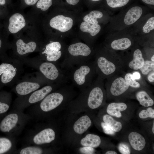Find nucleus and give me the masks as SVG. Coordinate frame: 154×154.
<instances>
[{"label":"nucleus","mask_w":154,"mask_h":154,"mask_svg":"<svg viewBox=\"0 0 154 154\" xmlns=\"http://www.w3.org/2000/svg\"><path fill=\"white\" fill-rule=\"evenodd\" d=\"M130 0H106L108 6L109 7L108 13L112 16L114 12L117 9L123 8L126 6Z\"/></svg>","instance_id":"nucleus-32"},{"label":"nucleus","mask_w":154,"mask_h":154,"mask_svg":"<svg viewBox=\"0 0 154 154\" xmlns=\"http://www.w3.org/2000/svg\"><path fill=\"white\" fill-rule=\"evenodd\" d=\"M152 131L153 134H154V121H153L152 127Z\"/></svg>","instance_id":"nucleus-48"},{"label":"nucleus","mask_w":154,"mask_h":154,"mask_svg":"<svg viewBox=\"0 0 154 154\" xmlns=\"http://www.w3.org/2000/svg\"><path fill=\"white\" fill-rule=\"evenodd\" d=\"M127 140L132 149L136 151H143L147 145L146 137L141 133L136 131H133L129 133Z\"/></svg>","instance_id":"nucleus-22"},{"label":"nucleus","mask_w":154,"mask_h":154,"mask_svg":"<svg viewBox=\"0 0 154 154\" xmlns=\"http://www.w3.org/2000/svg\"><path fill=\"white\" fill-rule=\"evenodd\" d=\"M62 45L58 41H50L46 44H42L38 57L43 60L60 64L62 58Z\"/></svg>","instance_id":"nucleus-18"},{"label":"nucleus","mask_w":154,"mask_h":154,"mask_svg":"<svg viewBox=\"0 0 154 154\" xmlns=\"http://www.w3.org/2000/svg\"><path fill=\"white\" fill-rule=\"evenodd\" d=\"M118 149L119 152L122 154H129L131 153L130 148L128 145L123 143L119 144Z\"/></svg>","instance_id":"nucleus-38"},{"label":"nucleus","mask_w":154,"mask_h":154,"mask_svg":"<svg viewBox=\"0 0 154 154\" xmlns=\"http://www.w3.org/2000/svg\"><path fill=\"white\" fill-rule=\"evenodd\" d=\"M119 55L123 61L125 69L130 71H138L143 66L145 59L144 50L137 41L131 49L122 51Z\"/></svg>","instance_id":"nucleus-15"},{"label":"nucleus","mask_w":154,"mask_h":154,"mask_svg":"<svg viewBox=\"0 0 154 154\" xmlns=\"http://www.w3.org/2000/svg\"><path fill=\"white\" fill-rule=\"evenodd\" d=\"M52 28L62 32L69 30L73 25V19L70 17L58 15L52 18L49 22Z\"/></svg>","instance_id":"nucleus-23"},{"label":"nucleus","mask_w":154,"mask_h":154,"mask_svg":"<svg viewBox=\"0 0 154 154\" xmlns=\"http://www.w3.org/2000/svg\"><path fill=\"white\" fill-rule=\"evenodd\" d=\"M123 76L128 85L131 88L136 90L145 88L146 84L143 77L140 80H137L134 79L131 73L124 72Z\"/></svg>","instance_id":"nucleus-30"},{"label":"nucleus","mask_w":154,"mask_h":154,"mask_svg":"<svg viewBox=\"0 0 154 154\" xmlns=\"http://www.w3.org/2000/svg\"><path fill=\"white\" fill-rule=\"evenodd\" d=\"M79 140V144L81 147L89 146L94 148L100 146L102 142L99 136L91 133L87 134Z\"/></svg>","instance_id":"nucleus-26"},{"label":"nucleus","mask_w":154,"mask_h":154,"mask_svg":"<svg viewBox=\"0 0 154 154\" xmlns=\"http://www.w3.org/2000/svg\"><path fill=\"white\" fill-rule=\"evenodd\" d=\"M146 78L149 82L153 84L154 82V71L150 72L147 75Z\"/></svg>","instance_id":"nucleus-41"},{"label":"nucleus","mask_w":154,"mask_h":154,"mask_svg":"<svg viewBox=\"0 0 154 154\" xmlns=\"http://www.w3.org/2000/svg\"><path fill=\"white\" fill-rule=\"evenodd\" d=\"M76 94L72 85L65 84L48 94L39 102L30 106L28 114L31 118L37 119L49 117L61 110L67 109Z\"/></svg>","instance_id":"nucleus-1"},{"label":"nucleus","mask_w":154,"mask_h":154,"mask_svg":"<svg viewBox=\"0 0 154 154\" xmlns=\"http://www.w3.org/2000/svg\"><path fill=\"white\" fill-rule=\"evenodd\" d=\"M49 83L39 72L35 75L26 76L15 84L13 91L18 97L27 95Z\"/></svg>","instance_id":"nucleus-14"},{"label":"nucleus","mask_w":154,"mask_h":154,"mask_svg":"<svg viewBox=\"0 0 154 154\" xmlns=\"http://www.w3.org/2000/svg\"><path fill=\"white\" fill-rule=\"evenodd\" d=\"M67 3L70 5H75L77 4L80 0H66Z\"/></svg>","instance_id":"nucleus-44"},{"label":"nucleus","mask_w":154,"mask_h":154,"mask_svg":"<svg viewBox=\"0 0 154 154\" xmlns=\"http://www.w3.org/2000/svg\"><path fill=\"white\" fill-rule=\"evenodd\" d=\"M79 152L83 154H95L96 150L94 148L89 146H82L78 149Z\"/></svg>","instance_id":"nucleus-37"},{"label":"nucleus","mask_w":154,"mask_h":154,"mask_svg":"<svg viewBox=\"0 0 154 154\" xmlns=\"http://www.w3.org/2000/svg\"><path fill=\"white\" fill-rule=\"evenodd\" d=\"M137 37L132 27L110 33L105 42L104 46L114 51H124L131 49L137 41Z\"/></svg>","instance_id":"nucleus-9"},{"label":"nucleus","mask_w":154,"mask_h":154,"mask_svg":"<svg viewBox=\"0 0 154 154\" xmlns=\"http://www.w3.org/2000/svg\"><path fill=\"white\" fill-rule=\"evenodd\" d=\"M0 64V89L12 86L19 80L23 72V62L19 59L6 56Z\"/></svg>","instance_id":"nucleus-8"},{"label":"nucleus","mask_w":154,"mask_h":154,"mask_svg":"<svg viewBox=\"0 0 154 154\" xmlns=\"http://www.w3.org/2000/svg\"><path fill=\"white\" fill-rule=\"evenodd\" d=\"M51 150L37 145L27 146L21 148L17 153L20 154H42L49 153Z\"/></svg>","instance_id":"nucleus-29"},{"label":"nucleus","mask_w":154,"mask_h":154,"mask_svg":"<svg viewBox=\"0 0 154 154\" xmlns=\"http://www.w3.org/2000/svg\"><path fill=\"white\" fill-rule=\"evenodd\" d=\"M101 118L102 121L115 133L119 132L123 128L122 122L116 120L114 117L107 113L102 115Z\"/></svg>","instance_id":"nucleus-28"},{"label":"nucleus","mask_w":154,"mask_h":154,"mask_svg":"<svg viewBox=\"0 0 154 154\" xmlns=\"http://www.w3.org/2000/svg\"><path fill=\"white\" fill-rule=\"evenodd\" d=\"M132 73L133 78L136 80H139L141 79L143 77L140 73L138 71H133Z\"/></svg>","instance_id":"nucleus-42"},{"label":"nucleus","mask_w":154,"mask_h":154,"mask_svg":"<svg viewBox=\"0 0 154 154\" xmlns=\"http://www.w3.org/2000/svg\"><path fill=\"white\" fill-rule=\"evenodd\" d=\"M39 0H24L26 5L28 6H32L36 4Z\"/></svg>","instance_id":"nucleus-43"},{"label":"nucleus","mask_w":154,"mask_h":154,"mask_svg":"<svg viewBox=\"0 0 154 154\" xmlns=\"http://www.w3.org/2000/svg\"><path fill=\"white\" fill-rule=\"evenodd\" d=\"M19 59L23 64L37 70L50 84L64 85L69 80L67 71L59 64L43 60L38 56Z\"/></svg>","instance_id":"nucleus-4"},{"label":"nucleus","mask_w":154,"mask_h":154,"mask_svg":"<svg viewBox=\"0 0 154 154\" xmlns=\"http://www.w3.org/2000/svg\"><path fill=\"white\" fill-rule=\"evenodd\" d=\"M6 47V44H5L0 38V60L5 57L6 56L4 54V50Z\"/></svg>","instance_id":"nucleus-40"},{"label":"nucleus","mask_w":154,"mask_h":154,"mask_svg":"<svg viewBox=\"0 0 154 154\" xmlns=\"http://www.w3.org/2000/svg\"><path fill=\"white\" fill-rule=\"evenodd\" d=\"M37 8L42 11L47 10L52 4V0H39L36 3Z\"/></svg>","instance_id":"nucleus-36"},{"label":"nucleus","mask_w":154,"mask_h":154,"mask_svg":"<svg viewBox=\"0 0 154 154\" xmlns=\"http://www.w3.org/2000/svg\"><path fill=\"white\" fill-rule=\"evenodd\" d=\"M91 0L93 1H100L101 0Z\"/></svg>","instance_id":"nucleus-50"},{"label":"nucleus","mask_w":154,"mask_h":154,"mask_svg":"<svg viewBox=\"0 0 154 154\" xmlns=\"http://www.w3.org/2000/svg\"><path fill=\"white\" fill-rule=\"evenodd\" d=\"M15 141L13 137H0V154L15 153Z\"/></svg>","instance_id":"nucleus-25"},{"label":"nucleus","mask_w":154,"mask_h":154,"mask_svg":"<svg viewBox=\"0 0 154 154\" xmlns=\"http://www.w3.org/2000/svg\"><path fill=\"white\" fill-rule=\"evenodd\" d=\"M149 11L139 6L136 5L123 10L111 16L108 27L111 32L121 31L133 25Z\"/></svg>","instance_id":"nucleus-6"},{"label":"nucleus","mask_w":154,"mask_h":154,"mask_svg":"<svg viewBox=\"0 0 154 154\" xmlns=\"http://www.w3.org/2000/svg\"><path fill=\"white\" fill-rule=\"evenodd\" d=\"M31 118L28 114L15 110L6 115L0 121V131L12 137L19 133Z\"/></svg>","instance_id":"nucleus-10"},{"label":"nucleus","mask_w":154,"mask_h":154,"mask_svg":"<svg viewBox=\"0 0 154 154\" xmlns=\"http://www.w3.org/2000/svg\"><path fill=\"white\" fill-rule=\"evenodd\" d=\"M66 71L72 85L81 91L90 85L97 75L94 61L90 60L73 66Z\"/></svg>","instance_id":"nucleus-7"},{"label":"nucleus","mask_w":154,"mask_h":154,"mask_svg":"<svg viewBox=\"0 0 154 154\" xmlns=\"http://www.w3.org/2000/svg\"><path fill=\"white\" fill-rule=\"evenodd\" d=\"M100 126L105 133L109 135H114L115 134V132L102 121L100 122Z\"/></svg>","instance_id":"nucleus-39"},{"label":"nucleus","mask_w":154,"mask_h":154,"mask_svg":"<svg viewBox=\"0 0 154 154\" xmlns=\"http://www.w3.org/2000/svg\"><path fill=\"white\" fill-rule=\"evenodd\" d=\"M53 125L50 124L38 128L30 136L28 140L31 144L41 146L52 144L56 139L57 129Z\"/></svg>","instance_id":"nucleus-17"},{"label":"nucleus","mask_w":154,"mask_h":154,"mask_svg":"<svg viewBox=\"0 0 154 154\" xmlns=\"http://www.w3.org/2000/svg\"><path fill=\"white\" fill-rule=\"evenodd\" d=\"M11 101L10 92L4 90L0 92V115L5 114L9 110Z\"/></svg>","instance_id":"nucleus-27"},{"label":"nucleus","mask_w":154,"mask_h":154,"mask_svg":"<svg viewBox=\"0 0 154 154\" xmlns=\"http://www.w3.org/2000/svg\"><path fill=\"white\" fill-rule=\"evenodd\" d=\"M106 154H117V153L116 151L113 150H109L107 151L105 153Z\"/></svg>","instance_id":"nucleus-46"},{"label":"nucleus","mask_w":154,"mask_h":154,"mask_svg":"<svg viewBox=\"0 0 154 154\" xmlns=\"http://www.w3.org/2000/svg\"><path fill=\"white\" fill-rule=\"evenodd\" d=\"M28 24V20L23 14L15 12L9 18L8 29L10 33L15 35L27 27Z\"/></svg>","instance_id":"nucleus-20"},{"label":"nucleus","mask_w":154,"mask_h":154,"mask_svg":"<svg viewBox=\"0 0 154 154\" xmlns=\"http://www.w3.org/2000/svg\"><path fill=\"white\" fill-rule=\"evenodd\" d=\"M131 108V104L128 103L113 102L107 106L106 112V113L114 117L123 119H124L125 114H127L128 112H130L129 111Z\"/></svg>","instance_id":"nucleus-21"},{"label":"nucleus","mask_w":154,"mask_h":154,"mask_svg":"<svg viewBox=\"0 0 154 154\" xmlns=\"http://www.w3.org/2000/svg\"><path fill=\"white\" fill-rule=\"evenodd\" d=\"M105 15L104 13L100 11L93 10L86 15L83 19L84 22L88 23L98 24V19L102 18Z\"/></svg>","instance_id":"nucleus-33"},{"label":"nucleus","mask_w":154,"mask_h":154,"mask_svg":"<svg viewBox=\"0 0 154 154\" xmlns=\"http://www.w3.org/2000/svg\"><path fill=\"white\" fill-rule=\"evenodd\" d=\"M105 84L107 98L119 101L124 99L129 94L136 90L130 86L127 83L123 75L121 74L107 79Z\"/></svg>","instance_id":"nucleus-13"},{"label":"nucleus","mask_w":154,"mask_h":154,"mask_svg":"<svg viewBox=\"0 0 154 154\" xmlns=\"http://www.w3.org/2000/svg\"><path fill=\"white\" fill-rule=\"evenodd\" d=\"M150 60L152 62H154V54L151 57Z\"/></svg>","instance_id":"nucleus-49"},{"label":"nucleus","mask_w":154,"mask_h":154,"mask_svg":"<svg viewBox=\"0 0 154 154\" xmlns=\"http://www.w3.org/2000/svg\"><path fill=\"white\" fill-rule=\"evenodd\" d=\"M104 80L98 75L90 85L81 91L80 94L68 105L67 109L70 113H88L102 106L107 98Z\"/></svg>","instance_id":"nucleus-2"},{"label":"nucleus","mask_w":154,"mask_h":154,"mask_svg":"<svg viewBox=\"0 0 154 154\" xmlns=\"http://www.w3.org/2000/svg\"><path fill=\"white\" fill-rule=\"evenodd\" d=\"M5 3V0H0V5H4Z\"/></svg>","instance_id":"nucleus-47"},{"label":"nucleus","mask_w":154,"mask_h":154,"mask_svg":"<svg viewBox=\"0 0 154 154\" xmlns=\"http://www.w3.org/2000/svg\"><path fill=\"white\" fill-rule=\"evenodd\" d=\"M68 53L60 64L62 68L67 70L73 66L90 60L92 54L91 48L82 42H77L70 45Z\"/></svg>","instance_id":"nucleus-11"},{"label":"nucleus","mask_w":154,"mask_h":154,"mask_svg":"<svg viewBox=\"0 0 154 154\" xmlns=\"http://www.w3.org/2000/svg\"><path fill=\"white\" fill-rule=\"evenodd\" d=\"M135 95L137 100L143 107H147L153 105L154 101L153 98L145 88L137 90Z\"/></svg>","instance_id":"nucleus-24"},{"label":"nucleus","mask_w":154,"mask_h":154,"mask_svg":"<svg viewBox=\"0 0 154 154\" xmlns=\"http://www.w3.org/2000/svg\"></svg>","instance_id":"nucleus-51"},{"label":"nucleus","mask_w":154,"mask_h":154,"mask_svg":"<svg viewBox=\"0 0 154 154\" xmlns=\"http://www.w3.org/2000/svg\"><path fill=\"white\" fill-rule=\"evenodd\" d=\"M63 85L48 84L27 95L18 97L13 102V107L15 110L23 111L25 109L39 102L48 94Z\"/></svg>","instance_id":"nucleus-12"},{"label":"nucleus","mask_w":154,"mask_h":154,"mask_svg":"<svg viewBox=\"0 0 154 154\" xmlns=\"http://www.w3.org/2000/svg\"><path fill=\"white\" fill-rule=\"evenodd\" d=\"M94 61L97 75L104 80L124 72L120 55L104 46L97 52Z\"/></svg>","instance_id":"nucleus-3"},{"label":"nucleus","mask_w":154,"mask_h":154,"mask_svg":"<svg viewBox=\"0 0 154 154\" xmlns=\"http://www.w3.org/2000/svg\"><path fill=\"white\" fill-rule=\"evenodd\" d=\"M92 123V119L88 114H84L78 117L72 123L69 124L68 127H67L66 134L67 142L74 144L90 127Z\"/></svg>","instance_id":"nucleus-16"},{"label":"nucleus","mask_w":154,"mask_h":154,"mask_svg":"<svg viewBox=\"0 0 154 154\" xmlns=\"http://www.w3.org/2000/svg\"><path fill=\"white\" fill-rule=\"evenodd\" d=\"M137 39L153 34L154 16L151 12L145 15L132 26Z\"/></svg>","instance_id":"nucleus-19"},{"label":"nucleus","mask_w":154,"mask_h":154,"mask_svg":"<svg viewBox=\"0 0 154 154\" xmlns=\"http://www.w3.org/2000/svg\"><path fill=\"white\" fill-rule=\"evenodd\" d=\"M27 35L24 36L22 31L14 35L15 36L10 45L13 57L20 59L32 53L39 51L42 43L36 36L35 28L29 27V35Z\"/></svg>","instance_id":"nucleus-5"},{"label":"nucleus","mask_w":154,"mask_h":154,"mask_svg":"<svg viewBox=\"0 0 154 154\" xmlns=\"http://www.w3.org/2000/svg\"><path fill=\"white\" fill-rule=\"evenodd\" d=\"M145 3L149 5H154V0H141Z\"/></svg>","instance_id":"nucleus-45"},{"label":"nucleus","mask_w":154,"mask_h":154,"mask_svg":"<svg viewBox=\"0 0 154 154\" xmlns=\"http://www.w3.org/2000/svg\"><path fill=\"white\" fill-rule=\"evenodd\" d=\"M80 29L82 32L88 33L92 36H95L100 31L101 27L98 24H92L85 22L80 25Z\"/></svg>","instance_id":"nucleus-31"},{"label":"nucleus","mask_w":154,"mask_h":154,"mask_svg":"<svg viewBox=\"0 0 154 154\" xmlns=\"http://www.w3.org/2000/svg\"><path fill=\"white\" fill-rule=\"evenodd\" d=\"M139 70L143 77H146L150 72L154 71V62L149 59H145L143 66Z\"/></svg>","instance_id":"nucleus-34"},{"label":"nucleus","mask_w":154,"mask_h":154,"mask_svg":"<svg viewBox=\"0 0 154 154\" xmlns=\"http://www.w3.org/2000/svg\"><path fill=\"white\" fill-rule=\"evenodd\" d=\"M151 107H146V108L141 110L138 113L139 117L143 119L148 118L154 119V109Z\"/></svg>","instance_id":"nucleus-35"}]
</instances>
